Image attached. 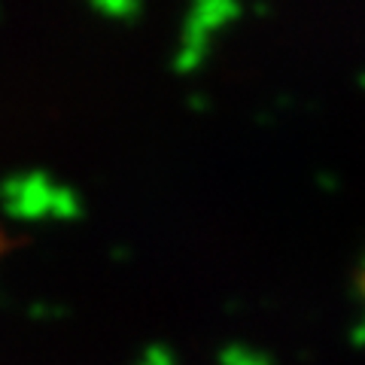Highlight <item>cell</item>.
<instances>
[{"label":"cell","instance_id":"obj_1","mask_svg":"<svg viewBox=\"0 0 365 365\" xmlns=\"http://www.w3.org/2000/svg\"><path fill=\"white\" fill-rule=\"evenodd\" d=\"M247 13V9L241 4H235V0H201V4H195L189 9V16L182 25L198 31V34H207V37L213 40L216 31H222L228 25H235L237 19H241Z\"/></svg>","mask_w":365,"mask_h":365},{"label":"cell","instance_id":"obj_2","mask_svg":"<svg viewBox=\"0 0 365 365\" xmlns=\"http://www.w3.org/2000/svg\"><path fill=\"white\" fill-rule=\"evenodd\" d=\"M216 362L220 365H277V359L271 356L268 350L253 347L247 341H232L216 353Z\"/></svg>","mask_w":365,"mask_h":365},{"label":"cell","instance_id":"obj_3","mask_svg":"<svg viewBox=\"0 0 365 365\" xmlns=\"http://www.w3.org/2000/svg\"><path fill=\"white\" fill-rule=\"evenodd\" d=\"M143 365H174V353H170L168 347H162V344H155V347L146 350Z\"/></svg>","mask_w":365,"mask_h":365},{"label":"cell","instance_id":"obj_4","mask_svg":"<svg viewBox=\"0 0 365 365\" xmlns=\"http://www.w3.org/2000/svg\"><path fill=\"white\" fill-rule=\"evenodd\" d=\"M353 299L365 304V253L356 262V271H353Z\"/></svg>","mask_w":365,"mask_h":365},{"label":"cell","instance_id":"obj_5","mask_svg":"<svg viewBox=\"0 0 365 365\" xmlns=\"http://www.w3.org/2000/svg\"><path fill=\"white\" fill-rule=\"evenodd\" d=\"M314 182L319 189L326 192V195H335V192L341 189V177H335L332 170H317V177H314Z\"/></svg>","mask_w":365,"mask_h":365},{"label":"cell","instance_id":"obj_6","mask_svg":"<svg viewBox=\"0 0 365 365\" xmlns=\"http://www.w3.org/2000/svg\"><path fill=\"white\" fill-rule=\"evenodd\" d=\"M347 338H350V344L356 347V350H362V347H365V311H362L356 319H353V326H350Z\"/></svg>","mask_w":365,"mask_h":365},{"label":"cell","instance_id":"obj_7","mask_svg":"<svg viewBox=\"0 0 365 365\" xmlns=\"http://www.w3.org/2000/svg\"><path fill=\"white\" fill-rule=\"evenodd\" d=\"M253 13H256V16H271V13H274V9H271V6H265V4H259V6L253 9Z\"/></svg>","mask_w":365,"mask_h":365},{"label":"cell","instance_id":"obj_8","mask_svg":"<svg viewBox=\"0 0 365 365\" xmlns=\"http://www.w3.org/2000/svg\"><path fill=\"white\" fill-rule=\"evenodd\" d=\"M356 83H359V88H365V71H359V76H356Z\"/></svg>","mask_w":365,"mask_h":365}]
</instances>
